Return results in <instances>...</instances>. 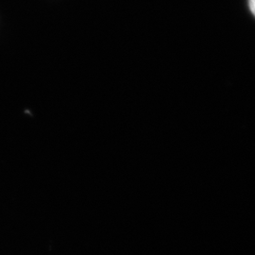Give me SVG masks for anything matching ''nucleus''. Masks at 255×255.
Segmentation results:
<instances>
[{"instance_id":"nucleus-1","label":"nucleus","mask_w":255,"mask_h":255,"mask_svg":"<svg viewBox=\"0 0 255 255\" xmlns=\"http://www.w3.org/2000/svg\"><path fill=\"white\" fill-rule=\"evenodd\" d=\"M248 5H249V8L250 10L252 12L253 15H255V0H248Z\"/></svg>"}]
</instances>
